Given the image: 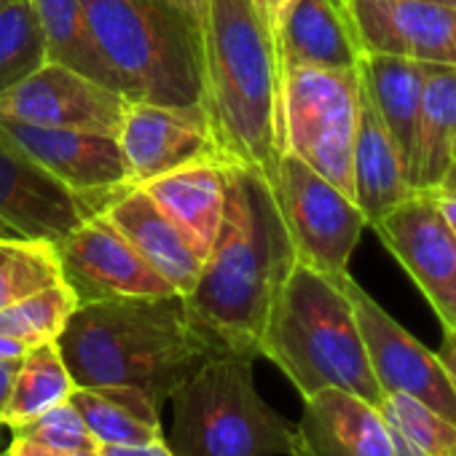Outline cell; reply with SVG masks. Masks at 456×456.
Segmentation results:
<instances>
[{"instance_id": "cell-33", "label": "cell", "mask_w": 456, "mask_h": 456, "mask_svg": "<svg viewBox=\"0 0 456 456\" xmlns=\"http://www.w3.org/2000/svg\"><path fill=\"white\" fill-rule=\"evenodd\" d=\"M6 456H100V448H92V451H52V448H44V445L14 437Z\"/></svg>"}, {"instance_id": "cell-11", "label": "cell", "mask_w": 456, "mask_h": 456, "mask_svg": "<svg viewBox=\"0 0 456 456\" xmlns=\"http://www.w3.org/2000/svg\"><path fill=\"white\" fill-rule=\"evenodd\" d=\"M57 256L62 282L76 293L78 304L175 293L102 212L73 228L57 245Z\"/></svg>"}, {"instance_id": "cell-28", "label": "cell", "mask_w": 456, "mask_h": 456, "mask_svg": "<svg viewBox=\"0 0 456 456\" xmlns=\"http://www.w3.org/2000/svg\"><path fill=\"white\" fill-rule=\"evenodd\" d=\"M76 306L78 298L65 282L49 285L0 309V333L25 344L28 349L52 344L62 336Z\"/></svg>"}, {"instance_id": "cell-1", "label": "cell", "mask_w": 456, "mask_h": 456, "mask_svg": "<svg viewBox=\"0 0 456 456\" xmlns=\"http://www.w3.org/2000/svg\"><path fill=\"white\" fill-rule=\"evenodd\" d=\"M296 261L269 177L258 167L232 164L220 234L185 296L193 322L220 349L258 357L272 306Z\"/></svg>"}, {"instance_id": "cell-18", "label": "cell", "mask_w": 456, "mask_h": 456, "mask_svg": "<svg viewBox=\"0 0 456 456\" xmlns=\"http://www.w3.org/2000/svg\"><path fill=\"white\" fill-rule=\"evenodd\" d=\"M102 215L167 280L175 293L185 298L196 288L207 258L188 242V237L156 207V201L140 185L121 188L105 204Z\"/></svg>"}, {"instance_id": "cell-31", "label": "cell", "mask_w": 456, "mask_h": 456, "mask_svg": "<svg viewBox=\"0 0 456 456\" xmlns=\"http://www.w3.org/2000/svg\"><path fill=\"white\" fill-rule=\"evenodd\" d=\"M12 435L17 440H28L52 451H92L100 448L89 427L84 424L81 413L73 408V403H60L49 411H44L36 419H28L22 424L12 427Z\"/></svg>"}, {"instance_id": "cell-20", "label": "cell", "mask_w": 456, "mask_h": 456, "mask_svg": "<svg viewBox=\"0 0 456 456\" xmlns=\"http://www.w3.org/2000/svg\"><path fill=\"white\" fill-rule=\"evenodd\" d=\"M282 70H357L362 46L346 0H296L277 36Z\"/></svg>"}, {"instance_id": "cell-36", "label": "cell", "mask_w": 456, "mask_h": 456, "mask_svg": "<svg viewBox=\"0 0 456 456\" xmlns=\"http://www.w3.org/2000/svg\"><path fill=\"white\" fill-rule=\"evenodd\" d=\"M22 360H0V424H4V413L12 397V387H14V376Z\"/></svg>"}, {"instance_id": "cell-24", "label": "cell", "mask_w": 456, "mask_h": 456, "mask_svg": "<svg viewBox=\"0 0 456 456\" xmlns=\"http://www.w3.org/2000/svg\"><path fill=\"white\" fill-rule=\"evenodd\" d=\"M33 6H36L41 30L46 38L49 62L73 68V70L121 92L116 73L108 68L102 54L97 52V44L89 33L86 14L81 9V0H33Z\"/></svg>"}, {"instance_id": "cell-26", "label": "cell", "mask_w": 456, "mask_h": 456, "mask_svg": "<svg viewBox=\"0 0 456 456\" xmlns=\"http://www.w3.org/2000/svg\"><path fill=\"white\" fill-rule=\"evenodd\" d=\"M73 389H76V381L62 360L57 341L38 344L28 349V354L22 357L17 368L12 397L4 413V424L14 427L28 419H36L44 411L60 403H68Z\"/></svg>"}, {"instance_id": "cell-12", "label": "cell", "mask_w": 456, "mask_h": 456, "mask_svg": "<svg viewBox=\"0 0 456 456\" xmlns=\"http://www.w3.org/2000/svg\"><path fill=\"white\" fill-rule=\"evenodd\" d=\"M132 100L73 68L46 62L33 76L0 94V116L36 126L78 129L118 137Z\"/></svg>"}, {"instance_id": "cell-15", "label": "cell", "mask_w": 456, "mask_h": 456, "mask_svg": "<svg viewBox=\"0 0 456 456\" xmlns=\"http://www.w3.org/2000/svg\"><path fill=\"white\" fill-rule=\"evenodd\" d=\"M362 52L456 68V6L435 0H346Z\"/></svg>"}, {"instance_id": "cell-35", "label": "cell", "mask_w": 456, "mask_h": 456, "mask_svg": "<svg viewBox=\"0 0 456 456\" xmlns=\"http://www.w3.org/2000/svg\"><path fill=\"white\" fill-rule=\"evenodd\" d=\"M435 354H437V360H440V365H443V370H445V376L456 392V328H443V344Z\"/></svg>"}, {"instance_id": "cell-13", "label": "cell", "mask_w": 456, "mask_h": 456, "mask_svg": "<svg viewBox=\"0 0 456 456\" xmlns=\"http://www.w3.org/2000/svg\"><path fill=\"white\" fill-rule=\"evenodd\" d=\"M0 137L20 148L62 185L89 199L97 212H102L121 188L132 185L129 167L116 137L36 126L9 116H0Z\"/></svg>"}, {"instance_id": "cell-41", "label": "cell", "mask_w": 456, "mask_h": 456, "mask_svg": "<svg viewBox=\"0 0 456 456\" xmlns=\"http://www.w3.org/2000/svg\"><path fill=\"white\" fill-rule=\"evenodd\" d=\"M17 237H22V234H17L6 223H0V240H17Z\"/></svg>"}, {"instance_id": "cell-37", "label": "cell", "mask_w": 456, "mask_h": 456, "mask_svg": "<svg viewBox=\"0 0 456 456\" xmlns=\"http://www.w3.org/2000/svg\"><path fill=\"white\" fill-rule=\"evenodd\" d=\"M424 191H429V196L435 199V204H437V209L443 212L445 223L451 225V232L456 234V196H453V193L435 191V188H424Z\"/></svg>"}, {"instance_id": "cell-3", "label": "cell", "mask_w": 456, "mask_h": 456, "mask_svg": "<svg viewBox=\"0 0 456 456\" xmlns=\"http://www.w3.org/2000/svg\"><path fill=\"white\" fill-rule=\"evenodd\" d=\"M204 108L220 153L274 175L285 153L282 62L253 0H207Z\"/></svg>"}, {"instance_id": "cell-5", "label": "cell", "mask_w": 456, "mask_h": 456, "mask_svg": "<svg viewBox=\"0 0 456 456\" xmlns=\"http://www.w3.org/2000/svg\"><path fill=\"white\" fill-rule=\"evenodd\" d=\"M81 9L126 100L204 105L201 28L172 0H81Z\"/></svg>"}, {"instance_id": "cell-40", "label": "cell", "mask_w": 456, "mask_h": 456, "mask_svg": "<svg viewBox=\"0 0 456 456\" xmlns=\"http://www.w3.org/2000/svg\"><path fill=\"white\" fill-rule=\"evenodd\" d=\"M435 191H443V193H453V196H456V161L448 167V172H445L443 180L435 185Z\"/></svg>"}, {"instance_id": "cell-43", "label": "cell", "mask_w": 456, "mask_h": 456, "mask_svg": "<svg viewBox=\"0 0 456 456\" xmlns=\"http://www.w3.org/2000/svg\"><path fill=\"white\" fill-rule=\"evenodd\" d=\"M435 4H451V6H456V0H435Z\"/></svg>"}, {"instance_id": "cell-7", "label": "cell", "mask_w": 456, "mask_h": 456, "mask_svg": "<svg viewBox=\"0 0 456 456\" xmlns=\"http://www.w3.org/2000/svg\"><path fill=\"white\" fill-rule=\"evenodd\" d=\"M360 110V73L290 68L282 78L285 151L352 196V148Z\"/></svg>"}, {"instance_id": "cell-16", "label": "cell", "mask_w": 456, "mask_h": 456, "mask_svg": "<svg viewBox=\"0 0 456 456\" xmlns=\"http://www.w3.org/2000/svg\"><path fill=\"white\" fill-rule=\"evenodd\" d=\"M92 215H97V209L89 199L62 185L0 137V223L14 228L25 240L60 245Z\"/></svg>"}, {"instance_id": "cell-19", "label": "cell", "mask_w": 456, "mask_h": 456, "mask_svg": "<svg viewBox=\"0 0 456 456\" xmlns=\"http://www.w3.org/2000/svg\"><path fill=\"white\" fill-rule=\"evenodd\" d=\"M228 159H201L156 175L140 188L207 258L223 225L228 199Z\"/></svg>"}, {"instance_id": "cell-39", "label": "cell", "mask_w": 456, "mask_h": 456, "mask_svg": "<svg viewBox=\"0 0 456 456\" xmlns=\"http://www.w3.org/2000/svg\"><path fill=\"white\" fill-rule=\"evenodd\" d=\"M28 354V346L0 333V360H22Z\"/></svg>"}, {"instance_id": "cell-27", "label": "cell", "mask_w": 456, "mask_h": 456, "mask_svg": "<svg viewBox=\"0 0 456 456\" xmlns=\"http://www.w3.org/2000/svg\"><path fill=\"white\" fill-rule=\"evenodd\" d=\"M49 62L33 0H0V94Z\"/></svg>"}, {"instance_id": "cell-34", "label": "cell", "mask_w": 456, "mask_h": 456, "mask_svg": "<svg viewBox=\"0 0 456 456\" xmlns=\"http://www.w3.org/2000/svg\"><path fill=\"white\" fill-rule=\"evenodd\" d=\"M253 4H256V9L261 12V17L266 20V25H269V30H272V36H277V30H280L282 20L288 17V12L293 9L296 0H253Z\"/></svg>"}, {"instance_id": "cell-32", "label": "cell", "mask_w": 456, "mask_h": 456, "mask_svg": "<svg viewBox=\"0 0 456 456\" xmlns=\"http://www.w3.org/2000/svg\"><path fill=\"white\" fill-rule=\"evenodd\" d=\"M100 456H175L169 443H148V445H100Z\"/></svg>"}, {"instance_id": "cell-38", "label": "cell", "mask_w": 456, "mask_h": 456, "mask_svg": "<svg viewBox=\"0 0 456 456\" xmlns=\"http://www.w3.org/2000/svg\"><path fill=\"white\" fill-rule=\"evenodd\" d=\"M172 4H175L183 14H188L199 28L204 25V17H207V0H172Z\"/></svg>"}, {"instance_id": "cell-23", "label": "cell", "mask_w": 456, "mask_h": 456, "mask_svg": "<svg viewBox=\"0 0 456 456\" xmlns=\"http://www.w3.org/2000/svg\"><path fill=\"white\" fill-rule=\"evenodd\" d=\"M73 408L100 445L161 443L159 405L134 387H76Z\"/></svg>"}, {"instance_id": "cell-2", "label": "cell", "mask_w": 456, "mask_h": 456, "mask_svg": "<svg viewBox=\"0 0 456 456\" xmlns=\"http://www.w3.org/2000/svg\"><path fill=\"white\" fill-rule=\"evenodd\" d=\"M57 346L76 387H134L159 408L220 349L177 293L78 304Z\"/></svg>"}, {"instance_id": "cell-17", "label": "cell", "mask_w": 456, "mask_h": 456, "mask_svg": "<svg viewBox=\"0 0 456 456\" xmlns=\"http://www.w3.org/2000/svg\"><path fill=\"white\" fill-rule=\"evenodd\" d=\"M296 456H395L379 405L328 387L304 397Z\"/></svg>"}, {"instance_id": "cell-9", "label": "cell", "mask_w": 456, "mask_h": 456, "mask_svg": "<svg viewBox=\"0 0 456 456\" xmlns=\"http://www.w3.org/2000/svg\"><path fill=\"white\" fill-rule=\"evenodd\" d=\"M341 285L352 301L354 320L368 352L373 379L384 395H408L456 424V392L437 360L397 320H392L352 277L341 274Z\"/></svg>"}, {"instance_id": "cell-8", "label": "cell", "mask_w": 456, "mask_h": 456, "mask_svg": "<svg viewBox=\"0 0 456 456\" xmlns=\"http://www.w3.org/2000/svg\"><path fill=\"white\" fill-rule=\"evenodd\" d=\"M269 183L298 261L330 277L346 274L368 225L354 199L288 151Z\"/></svg>"}, {"instance_id": "cell-22", "label": "cell", "mask_w": 456, "mask_h": 456, "mask_svg": "<svg viewBox=\"0 0 456 456\" xmlns=\"http://www.w3.org/2000/svg\"><path fill=\"white\" fill-rule=\"evenodd\" d=\"M416 188L408 180L403 159L360 84V110L352 148V199L368 225H376L389 209L405 201Z\"/></svg>"}, {"instance_id": "cell-21", "label": "cell", "mask_w": 456, "mask_h": 456, "mask_svg": "<svg viewBox=\"0 0 456 456\" xmlns=\"http://www.w3.org/2000/svg\"><path fill=\"white\" fill-rule=\"evenodd\" d=\"M427 62L362 52L357 73L379 118L384 121L411 185L419 191V121Z\"/></svg>"}, {"instance_id": "cell-30", "label": "cell", "mask_w": 456, "mask_h": 456, "mask_svg": "<svg viewBox=\"0 0 456 456\" xmlns=\"http://www.w3.org/2000/svg\"><path fill=\"white\" fill-rule=\"evenodd\" d=\"M379 411L389 429H395L421 456H456V424L408 395H384Z\"/></svg>"}, {"instance_id": "cell-14", "label": "cell", "mask_w": 456, "mask_h": 456, "mask_svg": "<svg viewBox=\"0 0 456 456\" xmlns=\"http://www.w3.org/2000/svg\"><path fill=\"white\" fill-rule=\"evenodd\" d=\"M116 140L129 167L132 185L191 161L225 159L204 105L129 102Z\"/></svg>"}, {"instance_id": "cell-4", "label": "cell", "mask_w": 456, "mask_h": 456, "mask_svg": "<svg viewBox=\"0 0 456 456\" xmlns=\"http://www.w3.org/2000/svg\"><path fill=\"white\" fill-rule=\"evenodd\" d=\"M258 357L272 360L301 397L328 387L373 405L384 397L341 277L322 274L301 261H296L272 306Z\"/></svg>"}, {"instance_id": "cell-10", "label": "cell", "mask_w": 456, "mask_h": 456, "mask_svg": "<svg viewBox=\"0 0 456 456\" xmlns=\"http://www.w3.org/2000/svg\"><path fill=\"white\" fill-rule=\"evenodd\" d=\"M373 228L424 293L443 328H456V234L429 191H413Z\"/></svg>"}, {"instance_id": "cell-29", "label": "cell", "mask_w": 456, "mask_h": 456, "mask_svg": "<svg viewBox=\"0 0 456 456\" xmlns=\"http://www.w3.org/2000/svg\"><path fill=\"white\" fill-rule=\"evenodd\" d=\"M62 282L57 245L46 240H0V309Z\"/></svg>"}, {"instance_id": "cell-42", "label": "cell", "mask_w": 456, "mask_h": 456, "mask_svg": "<svg viewBox=\"0 0 456 456\" xmlns=\"http://www.w3.org/2000/svg\"><path fill=\"white\" fill-rule=\"evenodd\" d=\"M451 159L456 161V110H453V126H451Z\"/></svg>"}, {"instance_id": "cell-25", "label": "cell", "mask_w": 456, "mask_h": 456, "mask_svg": "<svg viewBox=\"0 0 456 456\" xmlns=\"http://www.w3.org/2000/svg\"><path fill=\"white\" fill-rule=\"evenodd\" d=\"M456 110V68L429 65L424 70V97L419 121V188H435L451 159V126Z\"/></svg>"}, {"instance_id": "cell-6", "label": "cell", "mask_w": 456, "mask_h": 456, "mask_svg": "<svg viewBox=\"0 0 456 456\" xmlns=\"http://www.w3.org/2000/svg\"><path fill=\"white\" fill-rule=\"evenodd\" d=\"M256 357L217 349L172 400L175 456H296V427L256 389Z\"/></svg>"}]
</instances>
